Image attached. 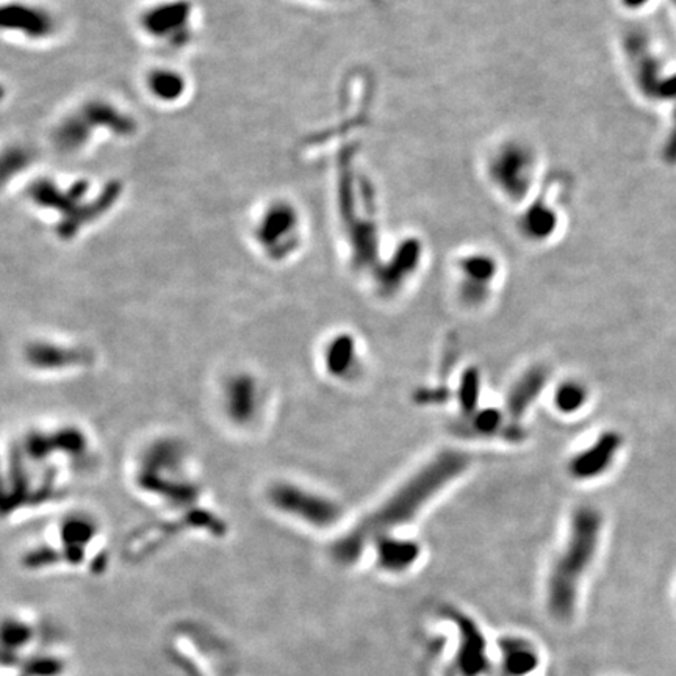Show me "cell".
Returning a JSON list of instances; mask_svg holds the SVG:
<instances>
[{"instance_id":"6da1fadb","label":"cell","mask_w":676,"mask_h":676,"mask_svg":"<svg viewBox=\"0 0 676 676\" xmlns=\"http://www.w3.org/2000/svg\"><path fill=\"white\" fill-rule=\"evenodd\" d=\"M5 452L6 490L18 515L64 500L91 467L96 448L83 427L55 421L16 432Z\"/></svg>"},{"instance_id":"7a4b0ae2","label":"cell","mask_w":676,"mask_h":676,"mask_svg":"<svg viewBox=\"0 0 676 676\" xmlns=\"http://www.w3.org/2000/svg\"><path fill=\"white\" fill-rule=\"evenodd\" d=\"M469 467V457L456 451H446L432 459L415 473L409 481L398 488L382 506L367 519L357 523L354 529L346 532L334 545V556L340 563L356 562L363 551L387 532L404 525L417 515L442 488L456 479Z\"/></svg>"},{"instance_id":"3957f363","label":"cell","mask_w":676,"mask_h":676,"mask_svg":"<svg viewBox=\"0 0 676 676\" xmlns=\"http://www.w3.org/2000/svg\"><path fill=\"white\" fill-rule=\"evenodd\" d=\"M537 143L521 133H503L490 139L479 156L484 185L500 204L520 212L538 193L548 169Z\"/></svg>"},{"instance_id":"277c9868","label":"cell","mask_w":676,"mask_h":676,"mask_svg":"<svg viewBox=\"0 0 676 676\" xmlns=\"http://www.w3.org/2000/svg\"><path fill=\"white\" fill-rule=\"evenodd\" d=\"M600 531L601 517L595 509L579 507L573 513L567 544L546 582V607L553 619L563 621L575 613L578 590L596 554Z\"/></svg>"},{"instance_id":"5b68a950","label":"cell","mask_w":676,"mask_h":676,"mask_svg":"<svg viewBox=\"0 0 676 676\" xmlns=\"http://www.w3.org/2000/svg\"><path fill=\"white\" fill-rule=\"evenodd\" d=\"M137 131L129 113L108 99H89L56 123L52 139L60 152L80 154L104 137H131Z\"/></svg>"},{"instance_id":"8992f818","label":"cell","mask_w":676,"mask_h":676,"mask_svg":"<svg viewBox=\"0 0 676 676\" xmlns=\"http://www.w3.org/2000/svg\"><path fill=\"white\" fill-rule=\"evenodd\" d=\"M213 398L219 418L240 432L262 429L273 404L268 384L248 368L229 369L221 375Z\"/></svg>"},{"instance_id":"52a82bcc","label":"cell","mask_w":676,"mask_h":676,"mask_svg":"<svg viewBox=\"0 0 676 676\" xmlns=\"http://www.w3.org/2000/svg\"><path fill=\"white\" fill-rule=\"evenodd\" d=\"M249 237L266 262L283 265L302 249L306 221L293 200L275 198L257 210L250 221Z\"/></svg>"},{"instance_id":"ba28073f","label":"cell","mask_w":676,"mask_h":676,"mask_svg":"<svg viewBox=\"0 0 676 676\" xmlns=\"http://www.w3.org/2000/svg\"><path fill=\"white\" fill-rule=\"evenodd\" d=\"M139 35L165 50H182L193 43L196 13L191 0H156L138 13Z\"/></svg>"},{"instance_id":"9c48e42d","label":"cell","mask_w":676,"mask_h":676,"mask_svg":"<svg viewBox=\"0 0 676 676\" xmlns=\"http://www.w3.org/2000/svg\"><path fill=\"white\" fill-rule=\"evenodd\" d=\"M571 183L562 173L548 174L538 193L520 212L519 227L521 237L532 243H544L556 235L569 213Z\"/></svg>"},{"instance_id":"30bf717a","label":"cell","mask_w":676,"mask_h":676,"mask_svg":"<svg viewBox=\"0 0 676 676\" xmlns=\"http://www.w3.org/2000/svg\"><path fill=\"white\" fill-rule=\"evenodd\" d=\"M266 500L282 519L290 517L317 528L334 525L340 517L337 504L294 482H288V479L273 482L268 487Z\"/></svg>"},{"instance_id":"8fae6325","label":"cell","mask_w":676,"mask_h":676,"mask_svg":"<svg viewBox=\"0 0 676 676\" xmlns=\"http://www.w3.org/2000/svg\"><path fill=\"white\" fill-rule=\"evenodd\" d=\"M2 29L14 41L44 43L55 37L60 22L46 6L29 0H10L4 4Z\"/></svg>"},{"instance_id":"7c38bea8","label":"cell","mask_w":676,"mask_h":676,"mask_svg":"<svg viewBox=\"0 0 676 676\" xmlns=\"http://www.w3.org/2000/svg\"><path fill=\"white\" fill-rule=\"evenodd\" d=\"M446 617L454 620L459 630V651H457V667L463 676H479L487 670L488 661L486 655V640L481 630L469 615L448 609Z\"/></svg>"},{"instance_id":"4fadbf2b","label":"cell","mask_w":676,"mask_h":676,"mask_svg":"<svg viewBox=\"0 0 676 676\" xmlns=\"http://www.w3.org/2000/svg\"><path fill=\"white\" fill-rule=\"evenodd\" d=\"M143 89L148 99L156 106H174L187 99L190 81L181 69L158 64L144 72Z\"/></svg>"},{"instance_id":"5bb4252c","label":"cell","mask_w":676,"mask_h":676,"mask_svg":"<svg viewBox=\"0 0 676 676\" xmlns=\"http://www.w3.org/2000/svg\"><path fill=\"white\" fill-rule=\"evenodd\" d=\"M459 269L465 281L461 285L463 300L477 304L487 298L488 285L498 273V262L486 252H475L459 260Z\"/></svg>"},{"instance_id":"9a60e30c","label":"cell","mask_w":676,"mask_h":676,"mask_svg":"<svg viewBox=\"0 0 676 676\" xmlns=\"http://www.w3.org/2000/svg\"><path fill=\"white\" fill-rule=\"evenodd\" d=\"M620 444L621 440L615 432L603 434L590 448L582 451L581 454H578L571 461L570 463L571 475L578 479H592L601 475L611 467L613 457L619 451Z\"/></svg>"},{"instance_id":"2e32d148","label":"cell","mask_w":676,"mask_h":676,"mask_svg":"<svg viewBox=\"0 0 676 676\" xmlns=\"http://www.w3.org/2000/svg\"><path fill=\"white\" fill-rule=\"evenodd\" d=\"M419 258H421V244L418 243V240H407L400 244V248L392 257V262L388 263L387 266H384L377 275L379 290L385 294L394 293L401 283L417 269Z\"/></svg>"},{"instance_id":"e0dca14e","label":"cell","mask_w":676,"mask_h":676,"mask_svg":"<svg viewBox=\"0 0 676 676\" xmlns=\"http://www.w3.org/2000/svg\"><path fill=\"white\" fill-rule=\"evenodd\" d=\"M419 553V545L412 540H401L387 536L376 540L377 563L385 571H406L418 561Z\"/></svg>"},{"instance_id":"ac0fdd59","label":"cell","mask_w":676,"mask_h":676,"mask_svg":"<svg viewBox=\"0 0 676 676\" xmlns=\"http://www.w3.org/2000/svg\"><path fill=\"white\" fill-rule=\"evenodd\" d=\"M503 670L507 676H529L537 670L538 653L534 645L523 638H500Z\"/></svg>"},{"instance_id":"d6986e66","label":"cell","mask_w":676,"mask_h":676,"mask_svg":"<svg viewBox=\"0 0 676 676\" xmlns=\"http://www.w3.org/2000/svg\"><path fill=\"white\" fill-rule=\"evenodd\" d=\"M545 382H546V371L544 368H534L515 384V387L507 398V409L512 419L523 417L526 409L531 406L532 401L536 400L542 392Z\"/></svg>"},{"instance_id":"ffe728a7","label":"cell","mask_w":676,"mask_h":676,"mask_svg":"<svg viewBox=\"0 0 676 676\" xmlns=\"http://www.w3.org/2000/svg\"><path fill=\"white\" fill-rule=\"evenodd\" d=\"M356 342L351 335L342 334L332 338L325 350V365L329 375L343 377L356 365Z\"/></svg>"},{"instance_id":"44dd1931","label":"cell","mask_w":676,"mask_h":676,"mask_svg":"<svg viewBox=\"0 0 676 676\" xmlns=\"http://www.w3.org/2000/svg\"><path fill=\"white\" fill-rule=\"evenodd\" d=\"M556 406L561 412L571 413L586 402V390L576 382H565L556 392Z\"/></svg>"},{"instance_id":"7402d4cb","label":"cell","mask_w":676,"mask_h":676,"mask_svg":"<svg viewBox=\"0 0 676 676\" xmlns=\"http://www.w3.org/2000/svg\"><path fill=\"white\" fill-rule=\"evenodd\" d=\"M479 392H481L479 373L473 368L465 371L462 381H461V388H459V401H461V406L465 412L471 413L475 410L476 406H477Z\"/></svg>"},{"instance_id":"603a6c76","label":"cell","mask_w":676,"mask_h":676,"mask_svg":"<svg viewBox=\"0 0 676 676\" xmlns=\"http://www.w3.org/2000/svg\"><path fill=\"white\" fill-rule=\"evenodd\" d=\"M501 423V413L496 409H484L481 412L475 413L473 427L477 434L490 435L494 434Z\"/></svg>"},{"instance_id":"cb8c5ba5","label":"cell","mask_w":676,"mask_h":676,"mask_svg":"<svg viewBox=\"0 0 676 676\" xmlns=\"http://www.w3.org/2000/svg\"><path fill=\"white\" fill-rule=\"evenodd\" d=\"M318 2H325L327 4V2H340V0H318Z\"/></svg>"}]
</instances>
